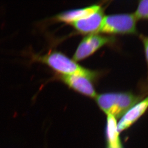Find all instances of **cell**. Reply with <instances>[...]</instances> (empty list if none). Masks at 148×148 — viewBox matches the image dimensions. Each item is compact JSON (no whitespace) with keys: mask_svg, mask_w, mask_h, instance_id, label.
Wrapping results in <instances>:
<instances>
[{"mask_svg":"<svg viewBox=\"0 0 148 148\" xmlns=\"http://www.w3.org/2000/svg\"><path fill=\"white\" fill-rule=\"evenodd\" d=\"M119 134L116 119L112 115H107L105 129L107 148H124Z\"/></svg>","mask_w":148,"mask_h":148,"instance_id":"obj_9","label":"cell"},{"mask_svg":"<svg viewBox=\"0 0 148 148\" xmlns=\"http://www.w3.org/2000/svg\"><path fill=\"white\" fill-rule=\"evenodd\" d=\"M36 59L61 75L82 76L92 80H95L98 77V73L96 71L80 66L75 60L60 52H51L36 57Z\"/></svg>","mask_w":148,"mask_h":148,"instance_id":"obj_2","label":"cell"},{"mask_svg":"<svg viewBox=\"0 0 148 148\" xmlns=\"http://www.w3.org/2000/svg\"><path fill=\"white\" fill-rule=\"evenodd\" d=\"M102 8L89 16L75 21L71 24L77 31L83 34H91L99 32L104 19Z\"/></svg>","mask_w":148,"mask_h":148,"instance_id":"obj_6","label":"cell"},{"mask_svg":"<svg viewBox=\"0 0 148 148\" xmlns=\"http://www.w3.org/2000/svg\"><path fill=\"white\" fill-rule=\"evenodd\" d=\"M115 41V38L97 33L85 36L75 50L73 60L78 62L89 57L102 47Z\"/></svg>","mask_w":148,"mask_h":148,"instance_id":"obj_4","label":"cell"},{"mask_svg":"<svg viewBox=\"0 0 148 148\" xmlns=\"http://www.w3.org/2000/svg\"><path fill=\"white\" fill-rule=\"evenodd\" d=\"M61 81L74 91L91 98H95L97 95L92 80L87 77L76 75H61Z\"/></svg>","mask_w":148,"mask_h":148,"instance_id":"obj_5","label":"cell"},{"mask_svg":"<svg viewBox=\"0 0 148 148\" xmlns=\"http://www.w3.org/2000/svg\"><path fill=\"white\" fill-rule=\"evenodd\" d=\"M134 14L137 20H148V0L140 1Z\"/></svg>","mask_w":148,"mask_h":148,"instance_id":"obj_10","label":"cell"},{"mask_svg":"<svg viewBox=\"0 0 148 148\" xmlns=\"http://www.w3.org/2000/svg\"><path fill=\"white\" fill-rule=\"evenodd\" d=\"M95 98L98 106L106 115H112L116 119L121 117L141 99L130 92L104 93Z\"/></svg>","mask_w":148,"mask_h":148,"instance_id":"obj_1","label":"cell"},{"mask_svg":"<svg viewBox=\"0 0 148 148\" xmlns=\"http://www.w3.org/2000/svg\"><path fill=\"white\" fill-rule=\"evenodd\" d=\"M101 8V6L95 4L88 7L69 10L60 13L55 16V19L60 22L72 23L89 16Z\"/></svg>","mask_w":148,"mask_h":148,"instance_id":"obj_8","label":"cell"},{"mask_svg":"<svg viewBox=\"0 0 148 148\" xmlns=\"http://www.w3.org/2000/svg\"><path fill=\"white\" fill-rule=\"evenodd\" d=\"M148 108V97L134 105L121 117L118 124V132L120 133L130 127L145 113Z\"/></svg>","mask_w":148,"mask_h":148,"instance_id":"obj_7","label":"cell"},{"mask_svg":"<svg viewBox=\"0 0 148 148\" xmlns=\"http://www.w3.org/2000/svg\"><path fill=\"white\" fill-rule=\"evenodd\" d=\"M134 14L104 16L99 32L114 34H136L137 21Z\"/></svg>","mask_w":148,"mask_h":148,"instance_id":"obj_3","label":"cell"},{"mask_svg":"<svg viewBox=\"0 0 148 148\" xmlns=\"http://www.w3.org/2000/svg\"><path fill=\"white\" fill-rule=\"evenodd\" d=\"M141 39L142 40L143 44L144 46L146 58L148 66V36H141Z\"/></svg>","mask_w":148,"mask_h":148,"instance_id":"obj_11","label":"cell"}]
</instances>
